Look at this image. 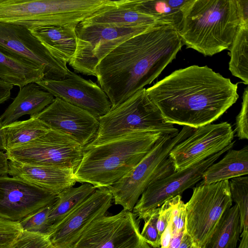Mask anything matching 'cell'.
<instances>
[{"label":"cell","mask_w":248,"mask_h":248,"mask_svg":"<svg viewBox=\"0 0 248 248\" xmlns=\"http://www.w3.org/2000/svg\"><path fill=\"white\" fill-rule=\"evenodd\" d=\"M84 147L68 136L49 129L44 136L6 151L9 161L31 165L71 168L81 162Z\"/></svg>","instance_id":"cell-11"},{"label":"cell","mask_w":248,"mask_h":248,"mask_svg":"<svg viewBox=\"0 0 248 248\" xmlns=\"http://www.w3.org/2000/svg\"><path fill=\"white\" fill-rule=\"evenodd\" d=\"M150 28L117 27L82 21L76 26L77 47L68 63L77 73L96 77V67L101 60L121 43Z\"/></svg>","instance_id":"cell-9"},{"label":"cell","mask_w":248,"mask_h":248,"mask_svg":"<svg viewBox=\"0 0 248 248\" xmlns=\"http://www.w3.org/2000/svg\"><path fill=\"white\" fill-rule=\"evenodd\" d=\"M178 248H200L191 238L185 230Z\"/></svg>","instance_id":"cell-40"},{"label":"cell","mask_w":248,"mask_h":248,"mask_svg":"<svg viewBox=\"0 0 248 248\" xmlns=\"http://www.w3.org/2000/svg\"><path fill=\"white\" fill-rule=\"evenodd\" d=\"M54 97L35 82L20 88L17 96L0 116L3 126L25 115H35L51 104Z\"/></svg>","instance_id":"cell-20"},{"label":"cell","mask_w":248,"mask_h":248,"mask_svg":"<svg viewBox=\"0 0 248 248\" xmlns=\"http://www.w3.org/2000/svg\"><path fill=\"white\" fill-rule=\"evenodd\" d=\"M241 233V239L237 248H248V231H243Z\"/></svg>","instance_id":"cell-42"},{"label":"cell","mask_w":248,"mask_h":248,"mask_svg":"<svg viewBox=\"0 0 248 248\" xmlns=\"http://www.w3.org/2000/svg\"><path fill=\"white\" fill-rule=\"evenodd\" d=\"M32 116L48 128L68 136L84 148L95 138L99 127L98 118L58 98Z\"/></svg>","instance_id":"cell-16"},{"label":"cell","mask_w":248,"mask_h":248,"mask_svg":"<svg viewBox=\"0 0 248 248\" xmlns=\"http://www.w3.org/2000/svg\"><path fill=\"white\" fill-rule=\"evenodd\" d=\"M22 231L19 222L0 218V248H12Z\"/></svg>","instance_id":"cell-34"},{"label":"cell","mask_w":248,"mask_h":248,"mask_svg":"<svg viewBox=\"0 0 248 248\" xmlns=\"http://www.w3.org/2000/svg\"><path fill=\"white\" fill-rule=\"evenodd\" d=\"M83 21L117 27L142 28L162 24L155 17L135 10L130 0H115L113 4L97 11Z\"/></svg>","instance_id":"cell-21"},{"label":"cell","mask_w":248,"mask_h":248,"mask_svg":"<svg viewBox=\"0 0 248 248\" xmlns=\"http://www.w3.org/2000/svg\"><path fill=\"white\" fill-rule=\"evenodd\" d=\"M96 188L89 183L67 188L59 194L48 216L53 231L79 205L90 197Z\"/></svg>","instance_id":"cell-28"},{"label":"cell","mask_w":248,"mask_h":248,"mask_svg":"<svg viewBox=\"0 0 248 248\" xmlns=\"http://www.w3.org/2000/svg\"><path fill=\"white\" fill-rule=\"evenodd\" d=\"M8 174L52 193L59 194L77 182L75 170L51 166L31 165L9 161Z\"/></svg>","instance_id":"cell-19"},{"label":"cell","mask_w":248,"mask_h":248,"mask_svg":"<svg viewBox=\"0 0 248 248\" xmlns=\"http://www.w3.org/2000/svg\"><path fill=\"white\" fill-rule=\"evenodd\" d=\"M241 233L239 211L234 204L221 217L203 248H236Z\"/></svg>","instance_id":"cell-25"},{"label":"cell","mask_w":248,"mask_h":248,"mask_svg":"<svg viewBox=\"0 0 248 248\" xmlns=\"http://www.w3.org/2000/svg\"><path fill=\"white\" fill-rule=\"evenodd\" d=\"M0 49L44 68V79L60 80L68 74L67 62L25 26L0 22Z\"/></svg>","instance_id":"cell-12"},{"label":"cell","mask_w":248,"mask_h":248,"mask_svg":"<svg viewBox=\"0 0 248 248\" xmlns=\"http://www.w3.org/2000/svg\"><path fill=\"white\" fill-rule=\"evenodd\" d=\"M175 202V197L165 202L158 208L157 229L160 236L169 224Z\"/></svg>","instance_id":"cell-37"},{"label":"cell","mask_w":248,"mask_h":248,"mask_svg":"<svg viewBox=\"0 0 248 248\" xmlns=\"http://www.w3.org/2000/svg\"><path fill=\"white\" fill-rule=\"evenodd\" d=\"M137 217L124 209L105 215L87 227L72 248H153L142 237Z\"/></svg>","instance_id":"cell-10"},{"label":"cell","mask_w":248,"mask_h":248,"mask_svg":"<svg viewBox=\"0 0 248 248\" xmlns=\"http://www.w3.org/2000/svg\"><path fill=\"white\" fill-rule=\"evenodd\" d=\"M2 127L3 125L2 124L1 120H0V151L4 152L6 151V150L4 145L3 138L1 133V130Z\"/></svg>","instance_id":"cell-43"},{"label":"cell","mask_w":248,"mask_h":248,"mask_svg":"<svg viewBox=\"0 0 248 248\" xmlns=\"http://www.w3.org/2000/svg\"><path fill=\"white\" fill-rule=\"evenodd\" d=\"M186 207L181 195L175 197V202L170 221L171 238L183 233L185 229Z\"/></svg>","instance_id":"cell-35"},{"label":"cell","mask_w":248,"mask_h":248,"mask_svg":"<svg viewBox=\"0 0 248 248\" xmlns=\"http://www.w3.org/2000/svg\"><path fill=\"white\" fill-rule=\"evenodd\" d=\"M13 88V85L0 79V104L9 99Z\"/></svg>","instance_id":"cell-39"},{"label":"cell","mask_w":248,"mask_h":248,"mask_svg":"<svg viewBox=\"0 0 248 248\" xmlns=\"http://www.w3.org/2000/svg\"><path fill=\"white\" fill-rule=\"evenodd\" d=\"M8 162L5 153L0 151V176L7 175L8 174Z\"/></svg>","instance_id":"cell-41"},{"label":"cell","mask_w":248,"mask_h":248,"mask_svg":"<svg viewBox=\"0 0 248 248\" xmlns=\"http://www.w3.org/2000/svg\"><path fill=\"white\" fill-rule=\"evenodd\" d=\"M162 134L137 132L85 147L82 159L74 172L77 182L90 184L96 188L108 187L134 168Z\"/></svg>","instance_id":"cell-3"},{"label":"cell","mask_w":248,"mask_h":248,"mask_svg":"<svg viewBox=\"0 0 248 248\" xmlns=\"http://www.w3.org/2000/svg\"><path fill=\"white\" fill-rule=\"evenodd\" d=\"M158 208L150 210L138 218L143 219L144 224L140 232L144 240L152 248H159L161 246V236L157 229Z\"/></svg>","instance_id":"cell-32"},{"label":"cell","mask_w":248,"mask_h":248,"mask_svg":"<svg viewBox=\"0 0 248 248\" xmlns=\"http://www.w3.org/2000/svg\"><path fill=\"white\" fill-rule=\"evenodd\" d=\"M54 203L30 214L18 221L22 231L48 236L52 232L48 216Z\"/></svg>","instance_id":"cell-31"},{"label":"cell","mask_w":248,"mask_h":248,"mask_svg":"<svg viewBox=\"0 0 248 248\" xmlns=\"http://www.w3.org/2000/svg\"><path fill=\"white\" fill-rule=\"evenodd\" d=\"M232 141L221 151L203 160L150 184L135 205L133 213L138 218L144 213L159 208L166 201L181 194L202 179L204 171L234 145Z\"/></svg>","instance_id":"cell-14"},{"label":"cell","mask_w":248,"mask_h":248,"mask_svg":"<svg viewBox=\"0 0 248 248\" xmlns=\"http://www.w3.org/2000/svg\"><path fill=\"white\" fill-rule=\"evenodd\" d=\"M237 84L207 66L176 70L146 89L165 121L193 128L218 119L237 101Z\"/></svg>","instance_id":"cell-2"},{"label":"cell","mask_w":248,"mask_h":248,"mask_svg":"<svg viewBox=\"0 0 248 248\" xmlns=\"http://www.w3.org/2000/svg\"><path fill=\"white\" fill-rule=\"evenodd\" d=\"M183 46L173 27L158 24L126 40L101 60L96 77L111 109L151 84Z\"/></svg>","instance_id":"cell-1"},{"label":"cell","mask_w":248,"mask_h":248,"mask_svg":"<svg viewBox=\"0 0 248 248\" xmlns=\"http://www.w3.org/2000/svg\"><path fill=\"white\" fill-rule=\"evenodd\" d=\"M182 14L183 45L204 56L228 49L240 25L236 0H187Z\"/></svg>","instance_id":"cell-4"},{"label":"cell","mask_w":248,"mask_h":248,"mask_svg":"<svg viewBox=\"0 0 248 248\" xmlns=\"http://www.w3.org/2000/svg\"><path fill=\"white\" fill-rule=\"evenodd\" d=\"M112 3L108 0H1L0 22L28 29L78 24Z\"/></svg>","instance_id":"cell-5"},{"label":"cell","mask_w":248,"mask_h":248,"mask_svg":"<svg viewBox=\"0 0 248 248\" xmlns=\"http://www.w3.org/2000/svg\"><path fill=\"white\" fill-rule=\"evenodd\" d=\"M234 134L227 122L200 126L176 145L169 157L175 171L184 170L226 148L233 141Z\"/></svg>","instance_id":"cell-13"},{"label":"cell","mask_w":248,"mask_h":248,"mask_svg":"<svg viewBox=\"0 0 248 248\" xmlns=\"http://www.w3.org/2000/svg\"><path fill=\"white\" fill-rule=\"evenodd\" d=\"M229 188L232 200L237 205L240 214L241 232L248 230V177L231 179Z\"/></svg>","instance_id":"cell-30"},{"label":"cell","mask_w":248,"mask_h":248,"mask_svg":"<svg viewBox=\"0 0 248 248\" xmlns=\"http://www.w3.org/2000/svg\"><path fill=\"white\" fill-rule=\"evenodd\" d=\"M240 25H248V0H236Z\"/></svg>","instance_id":"cell-38"},{"label":"cell","mask_w":248,"mask_h":248,"mask_svg":"<svg viewBox=\"0 0 248 248\" xmlns=\"http://www.w3.org/2000/svg\"><path fill=\"white\" fill-rule=\"evenodd\" d=\"M248 87L244 90L240 111L236 117L235 131L239 139H248Z\"/></svg>","instance_id":"cell-36"},{"label":"cell","mask_w":248,"mask_h":248,"mask_svg":"<svg viewBox=\"0 0 248 248\" xmlns=\"http://www.w3.org/2000/svg\"></svg>","instance_id":"cell-45"},{"label":"cell","mask_w":248,"mask_h":248,"mask_svg":"<svg viewBox=\"0 0 248 248\" xmlns=\"http://www.w3.org/2000/svg\"><path fill=\"white\" fill-rule=\"evenodd\" d=\"M229 180L204 184L193 189L185 203V230L200 248L205 244L221 217L232 206Z\"/></svg>","instance_id":"cell-8"},{"label":"cell","mask_w":248,"mask_h":248,"mask_svg":"<svg viewBox=\"0 0 248 248\" xmlns=\"http://www.w3.org/2000/svg\"><path fill=\"white\" fill-rule=\"evenodd\" d=\"M36 83L55 98L81 108L98 119L111 109L109 99L98 84L69 69L64 79H44Z\"/></svg>","instance_id":"cell-17"},{"label":"cell","mask_w":248,"mask_h":248,"mask_svg":"<svg viewBox=\"0 0 248 248\" xmlns=\"http://www.w3.org/2000/svg\"><path fill=\"white\" fill-rule=\"evenodd\" d=\"M96 137L86 146H92L125 135L141 132H159L176 136L179 130L166 122L146 89L136 92L125 101L98 118Z\"/></svg>","instance_id":"cell-7"},{"label":"cell","mask_w":248,"mask_h":248,"mask_svg":"<svg viewBox=\"0 0 248 248\" xmlns=\"http://www.w3.org/2000/svg\"><path fill=\"white\" fill-rule=\"evenodd\" d=\"M112 195L108 188L95 191L68 215L48 236L54 248H72L83 231L92 222L105 215L111 206Z\"/></svg>","instance_id":"cell-18"},{"label":"cell","mask_w":248,"mask_h":248,"mask_svg":"<svg viewBox=\"0 0 248 248\" xmlns=\"http://www.w3.org/2000/svg\"><path fill=\"white\" fill-rule=\"evenodd\" d=\"M229 69L232 75L248 84V25H240L228 49Z\"/></svg>","instance_id":"cell-29"},{"label":"cell","mask_w":248,"mask_h":248,"mask_svg":"<svg viewBox=\"0 0 248 248\" xmlns=\"http://www.w3.org/2000/svg\"><path fill=\"white\" fill-rule=\"evenodd\" d=\"M45 69L0 49V79L21 88L44 79Z\"/></svg>","instance_id":"cell-23"},{"label":"cell","mask_w":248,"mask_h":248,"mask_svg":"<svg viewBox=\"0 0 248 248\" xmlns=\"http://www.w3.org/2000/svg\"><path fill=\"white\" fill-rule=\"evenodd\" d=\"M57 195L17 177L0 176V218L18 222L54 203Z\"/></svg>","instance_id":"cell-15"},{"label":"cell","mask_w":248,"mask_h":248,"mask_svg":"<svg viewBox=\"0 0 248 248\" xmlns=\"http://www.w3.org/2000/svg\"><path fill=\"white\" fill-rule=\"evenodd\" d=\"M187 0H130L138 12L155 17L160 23L170 25L177 31L183 17L182 7Z\"/></svg>","instance_id":"cell-26"},{"label":"cell","mask_w":248,"mask_h":248,"mask_svg":"<svg viewBox=\"0 0 248 248\" xmlns=\"http://www.w3.org/2000/svg\"><path fill=\"white\" fill-rule=\"evenodd\" d=\"M194 129L183 126L176 136L162 134L150 152L134 168L108 187L115 204L132 211L140 197L150 184L176 171L169 157V154Z\"/></svg>","instance_id":"cell-6"},{"label":"cell","mask_w":248,"mask_h":248,"mask_svg":"<svg viewBox=\"0 0 248 248\" xmlns=\"http://www.w3.org/2000/svg\"><path fill=\"white\" fill-rule=\"evenodd\" d=\"M49 130L33 116L26 120L15 121L3 126L1 133L6 151L21 146L46 134Z\"/></svg>","instance_id":"cell-27"},{"label":"cell","mask_w":248,"mask_h":248,"mask_svg":"<svg viewBox=\"0 0 248 248\" xmlns=\"http://www.w3.org/2000/svg\"><path fill=\"white\" fill-rule=\"evenodd\" d=\"M248 174V147L230 149L219 161L210 165L203 172L202 184H208Z\"/></svg>","instance_id":"cell-24"},{"label":"cell","mask_w":248,"mask_h":248,"mask_svg":"<svg viewBox=\"0 0 248 248\" xmlns=\"http://www.w3.org/2000/svg\"><path fill=\"white\" fill-rule=\"evenodd\" d=\"M78 24L47 26L29 30L48 49L57 54L67 63L77 47L76 28Z\"/></svg>","instance_id":"cell-22"},{"label":"cell","mask_w":248,"mask_h":248,"mask_svg":"<svg viewBox=\"0 0 248 248\" xmlns=\"http://www.w3.org/2000/svg\"><path fill=\"white\" fill-rule=\"evenodd\" d=\"M1 0H0V2L1 1Z\"/></svg>","instance_id":"cell-44"},{"label":"cell","mask_w":248,"mask_h":248,"mask_svg":"<svg viewBox=\"0 0 248 248\" xmlns=\"http://www.w3.org/2000/svg\"><path fill=\"white\" fill-rule=\"evenodd\" d=\"M12 248H54L48 236L22 231Z\"/></svg>","instance_id":"cell-33"}]
</instances>
